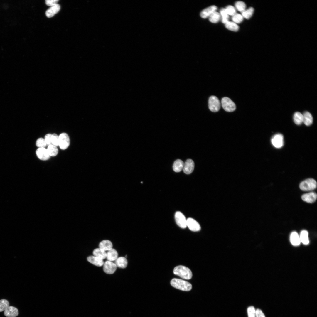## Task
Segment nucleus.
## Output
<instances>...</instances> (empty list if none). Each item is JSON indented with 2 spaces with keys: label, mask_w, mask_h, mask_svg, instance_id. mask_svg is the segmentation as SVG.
Here are the masks:
<instances>
[{
  "label": "nucleus",
  "mask_w": 317,
  "mask_h": 317,
  "mask_svg": "<svg viewBox=\"0 0 317 317\" xmlns=\"http://www.w3.org/2000/svg\"><path fill=\"white\" fill-rule=\"evenodd\" d=\"M256 317H265V316L261 310L257 309L256 310Z\"/></svg>",
  "instance_id": "a19ab883"
},
{
  "label": "nucleus",
  "mask_w": 317,
  "mask_h": 317,
  "mask_svg": "<svg viewBox=\"0 0 317 317\" xmlns=\"http://www.w3.org/2000/svg\"><path fill=\"white\" fill-rule=\"evenodd\" d=\"M301 242L304 245H307L309 243V241L308 237V232L306 230L302 231L299 236Z\"/></svg>",
  "instance_id": "a878e982"
},
{
  "label": "nucleus",
  "mask_w": 317,
  "mask_h": 317,
  "mask_svg": "<svg viewBox=\"0 0 317 317\" xmlns=\"http://www.w3.org/2000/svg\"><path fill=\"white\" fill-rule=\"evenodd\" d=\"M36 145L39 148H44L46 146L47 144L44 139L40 138L37 140Z\"/></svg>",
  "instance_id": "72a5a7b5"
},
{
  "label": "nucleus",
  "mask_w": 317,
  "mask_h": 317,
  "mask_svg": "<svg viewBox=\"0 0 317 317\" xmlns=\"http://www.w3.org/2000/svg\"><path fill=\"white\" fill-rule=\"evenodd\" d=\"M317 187L316 181L313 178H309L302 181L299 185L300 189L303 191L313 190Z\"/></svg>",
  "instance_id": "7ed1b4c3"
},
{
  "label": "nucleus",
  "mask_w": 317,
  "mask_h": 317,
  "mask_svg": "<svg viewBox=\"0 0 317 317\" xmlns=\"http://www.w3.org/2000/svg\"><path fill=\"white\" fill-rule=\"evenodd\" d=\"M58 1V0H46L45 4L48 6H52L56 4Z\"/></svg>",
  "instance_id": "ea45409f"
},
{
  "label": "nucleus",
  "mask_w": 317,
  "mask_h": 317,
  "mask_svg": "<svg viewBox=\"0 0 317 317\" xmlns=\"http://www.w3.org/2000/svg\"><path fill=\"white\" fill-rule=\"evenodd\" d=\"M317 196V194L315 193L311 192L303 195L301 196V198L305 202L312 203L316 201Z\"/></svg>",
  "instance_id": "4468645a"
},
{
  "label": "nucleus",
  "mask_w": 317,
  "mask_h": 317,
  "mask_svg": "<svg viewBox=\"0 0 317 317\" xmlns=\"http://www.w3.org/2000/svg\"><path fill=\"white\" fill-rule=\"evenodd\" d=\"M243 17L241 14L236 13L232 16V19L233 22L236 23H239L242 22Z\"/></svg>",
  "instance_id": "2f4dec72"
},
{
  "label": "nucleus",
  "mask_w": 317,
  "mask_h": 317,
  "mask_svg": "<svg viewBox=\"0 0 317 317\" xmlns=\"http://www.w3.org/2000/svg\"><path fill=\"white\" fill-rule=\"evenodd\" d=\"M59 137V146L61 149H65L70 144V139L66 133H63L61 134Z\"/></svg>",
  "instance_id": "0eeeda50"
},
{
  "label": "nucleus",
  "mask_w": 317,
  "mask_h": 317,
  "mask_svg": "<svg viewBox=\"0 0 317 317\" xmlns=\"http://www.w3.org/2000/svg\"><path fill=\"white\" fill-rule=\"evenodd\" d=\"M217 9V7L215 5L210 6L202 11L200 13V16L203 18L209 17L213 13L216 11Z\"/></svg>",
  "instance_id": "ddd939ff"
},
{
  "label": "nucleus",
  "mask_w": 317,
  "mask_h": 317,
  "mask_svg": "<svg viewBox=\"0 0 317 317\" xmlns=\"http://www.w3.org/2000/svg\"><path fill=\"white\" fill-rule=\"evenodd\" d=\"M208 107L213 112H218L220 108V102L218 98L215 96H211L208 100Z\"/></svg>",
  "instance_id": "39448f33"
},
{
  "label": "nucleus",
  "mask_w": 317,
  "mask_h": 317,
  "mask_svg": "<svg viewBox=\"0 0 317 317\" xmlns=\"http://www.w3.org/2000/svg\"><path fill=\"white\" fill-rule=\"evenodd\" d=\"M9 306L8 301L5 299L0 300V312L5 311Z\"/></svg>",
  "instance_id": "473e14b6"
},
{
  "label": "nucleus",
  "mask_w": 317,
  "mask_h": 317,
  "mask_svg": "<svg viewBox=\"0 0 317 317\" xmlns=\"http://www.w3.org/2000/svg\"><path fill=\"white\" fill-rule=\"evenodd\" d=\"M293 119L294 123L296 124H301L303 122V114L298 112H295L293 116Z\"/></svg>",
  "instance_id": "393cba45"
},
{
  "label": "nucleus",
  "mask_w": 317,
  "mask_h": 317,
  "mask_svg": "<svg viewBox=\"0 0 317 317\" xmlns=\"http://www.w3.org/2000/svg\"><path fill=\"white\" fill-rule=\"evenodd\" d=\"M271 141L273 145L276 148H280L284 145V137L280 134H276L271 139Z\"/></svg>",
  "instance_id": "6e6552de"
},
{
  "label": "nucleus",
  "mask_w": 317,
  "mask_h": 317,
  "mask_svg": "<svg viewBox=\"0 0 317 317\" xmlns=\"http://www.w3.org/2000/svg\"><path fill=\"white\" fill-rule=\"evenodd\" d=\"M118 254L117 251L114 249L108 250L106 253L107 259L109 261L115 260L118 257Z\"/></svg>",
  "instance_id": "412c9836"
},
{
  "label": "nucleus",
  "mask_w": 317,
  "mask_h": 317,
  "mask_svg": "<svg viewBox=\"0 0 317 317\" xmlns=\"http://www.w3.org/2000/svg\"><path fill=\"white\" fill-rule=\"evenodd\" d=\"M303 122L304 124L307 126L311 125L313 121L312 116L311 114L308 112L306 111L303 114Z\"/></svg>",
  "instance_id": "4be33fe9"
},
{
  "label": "nucleus",
  "mask_w": 317,
  "mask_h": 317,
  "mask_svg": "<svg viewBox=\"0 0 317 317\" xmlns=\"http://www.w3.org/2000/svg\"><path fill=\"white\" fill-rule=\"evenodd\" d=\"M170 283L173 287L183 291H190L192 288L190 283L180 279H173L171 280Z\"/></svg>",
  "instance_id": "f03ea898"
},
{
  "label": "nucleus",
  "mask_w": 317,
  "mask_h": 317,
  "mask_svg": "<svg viewBox=\"0 0 317 317\" xmlns=\"http://www.w3.org/2000/svg\"><path fill=\"white\" fill-rule=\"evenodd\" d=\"M18 314V311L16 308L9 306L5 311L4 315L7 317H15Z\"/></svg>",
  "instance_id": "dca6fc26"
},
{
  "label": "nucleus",
  "mask_w": 317,
  "mask_h": 317,
  "mask_svg": "<svg viewBox=\"0 0 317 317\" xmlns=\"http://www.w3.org/2000/svg\"><path fill=\"white\" fill-rule=\"evenodd\" d=\"M116 266L119 268H124L127 265V261L125 257H120L117 258L114 262Z\"/></svg>",
  "instance_id": "6ab92c4d"
},
{
  "label": "nucleus",
  "mask_w": 317,
  "mask_h": 317,
  "mask_svg": "<svg viewBox=\"0 0 317 317\" xmlns=\"http://www.w3.org/2000/svg\"><path fill=\"white\" fill-rule=\"evenodd\" d=\"M60 9V5L57 4L51 6L46 11L45 14L48 18H51L59 12Z\"/></svg>",
  "instance_id": "2eb2a0df"
},
{
  "label": "nucleus",
  "mask_w": 317,
  "mask_h": 317,
  "mask_svg": "<svg viewBox=\"0 0 317 317\" xmlns=\"http://www.w3.org/2000/svg\"><path fill=\"white\" fill-rule=\"evenodd\" d=\"M174 274L185 279H190L192 276L191 271L188 268L182 265L175 267L173 271Z\"/></svg>",
  "instance_id": "f257e3e1"
},
{
  "label": "nucleus",
  "mask_w": 317,
  "mask_h": 317,
  "mask_svg": "<svg viewBox=\"0 0 317 317\" xmlns=\"http://www.w3.org/2000/svg\"><path fill=\"white\" fill-rule=\"evenodd\" d=\"M175 219L176 224L180 227L183 229L186 227L187 219L181 212H176L175 214Z\"/></svg>",
  "instance_id": "423d86ee"
},
{
  "label": "nucleus",
  "mask_w": 317,
  "mask_h": 317,
  "mask_svg": "<svg viewBox=\"0 0 317 317\" xmlns=\"http://www.w3.org/2000/svg\"><path fill=\"white\" fill-rule=\"evenodd\" d=\"M186 225L187 227L192 231H198L201 229L199 223L195 220L191 218H188L187 219Z\"/></svg>",
  "instance_id": "1a4fd4ad"
},
{
  "label": "nucleus",
  "mask_w": 317,
  "mask_h": 317,
  "mask_svg": "<svg viewBox=\"0 0 317 317\" xmlns=\"http://www.w3.org/2000/svg\"><path fill=\"white\" fill-rule=\"evenodd\" d=\"M210 21L213 23L218 22L221 19L220 13L216 11L213 13L209 17Z\"/></svg>",
  "instance_id": "bb28decb"
},
{
  "label": "nucleus",
  "mask_w": 317,
  "mask_h": 317,
  "mask_svg": "<svg viewBox=\"0 0 317 317\" xmlns=\"http://www.w3.org/2000/svg\"><path fill=\"white\" fill-rule=\"evenodd\" d=\"M36 153L38 157L41 160H48L50 157L47 149L44 148H39L36 150Z\"/></svg>",
  "instance_id": "f8f14e48"
},
{
  "label": "nucleus",
  "mask_w": 317,
  "mask_h": 317,
  "mask_svg": "<svg viewBox=\"0 0 317 317\" xmlns=\"http://www.w3.org/2000/svg\"><path fill=\"white\" fill-rule=\"evenodd\" d=\"M113 245L111 242L108 240H104L102 241L99 244V248L102 249L104 251H108L112 249Z\"/></svg>",
  "instance_id": "aec40b11"
},
{
  "label": "nucleus",
  "mask_w": 317,
  "mask_h": 317,
  "mask_svg": "<svg viewBox=\"0 0 317 317\" xmlns=\"http://www.w3.org/2000/svg\"><path fill=\"white\" fill-rule=\"evenodd\" d=\"M236 9L241 13L246 9V5L244 2L242 1H237L235 4Z\"/></svg>",
  "instance_id": "7c9ffc66"
},
{
  "label": "nucleus",
  "mask_w": 317,
  "mask_h": 317,
  "mask_svg": "<svg viewBox=\"0 0 317 317\" xmlns=\"http://www.w3.org/2000/svg\"><path fill=\"white\" fill-rule=\"evenodd\" d=\"M47 150L50 156H55L57 155L58 153V149L53 144L49 145Z\"/></svg>",
  "instance_id": "c85d7f7f"
},
{
  "label": "nucleus",
  "mask_w": 317,
  "mask_h": 317,
  "mask_svg": "<svg viewBox=\"0 0 317 317\" xmlns=\"http://www.w3.org/2000/svg\"><path fill=\"white\" fill-rule=\"evenodd\" d=\"M225 25L227 28L231 31H237L239 29L238 26L233 22L229 21Z\"/></svg>",
  "instance_id": "cd10ccee"
},
{
  "label": "nucleus",
  "mask_w": 317,
  "mask_h": 317,
  "mask_svg": "<svg viewBox=\"0 0 317 317\" xmlns=\"http://www.w3.org/2000/svg\"><path fill=\"white\" fill-rule=\"evenodd\" d=\"M194 168V163L193 161L191 159H188L184 164L183 172L187 174H190L193 171Z\"/></svg>",
  "instance_id": "9b49d317"
},
{
  "label": "nucleus",
  "mask_w": 317,
  "mask_h": 317,
  "mask_svg": "<svg viewBox=\"0 0 317 317\" xmlns=\"http://www.w3.org/2000/svg\"><path fill=\"white\" fill-rule=\"evenodd\" d=\"M94 255L102 260L104 259L106 257V253L105 251L100 248L95 249L93 251Z\"/></svg>",
  "instance_id": "b1692460"
},
{
  "label": "nucleus",
  "mask_w": 317,
  "mask_h": 317,
  "mask_svg": "<svg viewBox=\"0 0 317 317\" xmlns=\"http://www.w3.org/2000/svg\"><path fill=\"white\" fill-rule=\"evenodd\" d=\"M184 163L180 159H177L174 162L173 166V170L175 172H178L183 169Z\"/></svg>",
  "instance_id": "5701e85b"
},
{
  "label": "nucleus",
  "mask_w": 317,
  "mask_h": 317,
  "mask_svg": "<svg viewBox=\"0 0 317 317\" xmlns=\"http://www.w3.org/2000/svg\"><path fill=\"white\" fill-rule=\"evenodd\" d=\"M87 260L92 264L98 267L102 266L104 264L102 259L95 256H89L87 257Z\"/></svg>",
  "instance_id": "f3484780"
},
{
  "label": "nucleus",
  "mask_w": 317,
  "mask_h": 317,
  "mask_svg": "<svg viewBox=\"0 0 317 317\" xmlns=\"http://www.w3.org/2000/svg\"><path fill=\"white\" fill-rule=\"evenodd\" d=\"M115 264L111 261H107L103 264V270L106 273L112 274L114 273L117 269Z\"/></svg>",
  "instance_id": "9d476101"
},
{
  "label": "nucleus",
  "mask_w": 317,
  "mask_h": 317,
  "mask_svg": "<svg viewBox=\"0 0 317 317\" xmlns=\"http://www.w3.org/2000/svg\"><path fill=\"white\" fill-rule=\"evenodd\" d=\"M248 317H256V310L253 306H250L247 309Z\"/></svg>",
  "instance_id": "e433bc0d"
},
{
  "label": "nucleus",
  "mask_w": 317,
  "mask_h": 317,
  "mask_svg": "<svg viewBox=\"0 0 317 317\" xmlns=\"http://www.w3.org/2000/svg\"><path fill=\"white\" fill-rule=\"evenodd\" d=\"M51 141L52 144L56 146H59V137L55 134H52Z\"/></svg>",
  "instance_id": "f704fd0d"
},
{
  "label": "nucleus",
  "mask_w": 317,
  "mask_h": 317,
  "mask_svg": "<svg viewBox=\"0 0 317 317\" xmlns=\"http://www.w3.org/2000/svg\"><path fill=\"white\" fill-rule=\"evenodd\" d=\"M290 241L292 245L297 246L299 245L301 242L300 237L296 232H293L290 236Z\"/></svg>",
  "instance_id": "a211bd4d"
},
{
  "label": "nucleus",
  "mask_w": 317,
  "mask_h": 317,
  "mask_svg": "<svg viewBox=\"0 0 317 317\" xmlns=\"http://www.w3.org/2000/svg\"><path fill=\"white\" fill-rule=\"evenodd\" d=\"M127 257V255H126V256H125V257Z\"/></svg>",
  "instance_id": "79ce46f5"
},
{
  "label": "nucleus",
  "mask_w": 317,
  "mask_h": 317,
  "mask_svg": "<svg viewBox=\"0 0 317 317\" xmlns=\"http://www.w3.org/2000/svg\"><path fill=\"white\" fill-rule=\"evenodd\" d=\"M221 102L222 108L226 112H232L236 109L235 103L230 99L227 97L223 98Z\"/></svg>",
  "instance_id": "20e7f679"
},
{
  "label": "nucleus",
  "mask_w": 317,
  "mask_h": 317,
  "mask_svg": "<svg viewBox=\"0 0 317 317\" xmlns=\"http://www.w3.org/2000/svg\"><path fill=\"white\" fill-rule=\"evenodd\" d=\"M220 12L219 13L221 16V18L229 19V15L227 14L225 8H222L220 10Z\"/></svg>",
  "instance_id": "4c0bfd02"
},
{
  "label": "nucleus",
  "mask_w": 317,
  "mask_h": 317,
  "mask_svg": "<svg viewBox=\"0 0 317 317\" xmlns=\"http://www.w3.org/2000/svg\"><path fill=\"white\" fill-rule=\"evenodd\" d=\"M51 136L52 134H46L45 136V140L47 145L48 146L52 144L51 141Z\"/></svg>",
  "instance_id": "58836bf2"
},
{
  "label": "nucleus",
  "mask_w": 317,
  "mask_h": 317,
  "mask_svg": "<svg viewBox=\"0 0 317 317\" xmlns=\"http://www.w3.org/2000/svg\"><path fill=\"white\" fill-rule=\"evenodd\" d=\"M254 10V9L253 7H250L247 9H245L242 12L241 15L243 18L246 19H249L252 16Z\"/></svg>",
  "instance_id": "c756f323"
},
{
  "label": "nucleus",
  "mask_w": 317,
  "mask_h": 317,
  "mask_svg": "<svg viewBox=\"0 0 317 317\" xmlns=\"http://www.w3.org/2000/svg\"><path fill=\"white\" fill-rule=\"evenodd\" d=\"M225 9L229 15L232 16L236 13V9L232 6L228 5Z\"/></svg>",
  "instance_id": "c9c22d12"
}]
</instances>
